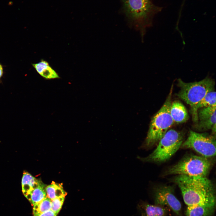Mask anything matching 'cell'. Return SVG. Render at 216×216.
<instances>
[{
  "instance_id": "obj_1",
  "label": "cell",
  "mask_w": 216,
  "mask_h": 216,
  "mask_svg": "<svg viewBox=\"0 0 216 216\" xmlns=\"http://www.w3.org/2000/svg\"><path fill=\"white\" fill-rule=\"evenodd\" d=\"M173 180L180 188L187 207L203 205L215 208V188L206 176L177 175Z\"/></svg>"
},
{
  "instance_id": "obj_2",
  "label": "cell",
  "mask_w": 216,
  "mask_h": 216,
  "mask_svg": "<svg viewBox=\"0 0 216 216\" xmlns=\"http://www.w3.org/2000/svg\"><path fill=\"white\" fill-rule=\"evenodd\" d=\"M125 14L130 26L139 31L142 37L152 24L154 15L162 8L156 6L151 0H122Z\"/></svg>"
},
{
  "instance_id": "obj_3",
  "label": "cell",
  "mask_w": 216,
  "mask_h": 216,
  "mask_svg": "<svg viewBox=\"0 0 216 216\" xmlns=\"http://www.w3.org/2000/svg\"><path fill=\"white\" fill-rule=\"evenodd\" d=\"M173 86L172 85L164 104L153 118L145 141L141 146V148L148 149L152 147L174 124L170 111Z\"/></svg>"
},
{
  "instance_id": "obj_4",
  "label": "cell",
  "mask_w": 216,
  "mask_h": 216,
  "mask_svg": "<svg viewBox=\"0 0 216 216\" xmlns=\"http://www.w3.org/2000/svg\"><path fill=\"white\" fill-rule=\"evenodd\" d=\"M184 134L174 129L168 130L159 141L156 148L146 157H138L146 162L160 163L168 160L181 147Z\"/></svg>"
},
{
  "instance_id": "obj_5",
  "label": "cell",
  "mask_w": 216,
  "mask_h": 216,
  "mask_svg": "<svg viewBox=\"0 0 216 216\" xmlns=\"http://www.w3.org/2000/svg\"><path fill=\"white\" fill-rule=\"evenodd\" d=\"M212 165L213 162L209 158L191 155L169 168L164 172V175L206 176Z\"/></svg>"
},
{
  "instance_id": "obj_6",
  "label": "cell",
  "mask_w": 216,
  "mask_h": 216,
  "mask_svg": "<svg viewBox=\"0 0 216 216\" xmlns=\"http://www.w3.org/2000/svg\"><path fill=\"white\" fill-rule=\"evenodd\" d=\"M177 82L180 90L177 95L190 106L191 112L207 93L214 90L215 84L214 80L208 77L190 82H186L178 79Z\"/></svg>"
},
{
  "instance_id": "obj_7",
  "label": "cell",
  "mask_w": 216,
  "mask_h": 216,
  "mask_svg": "<svg viewBox=\"0 0 216 216\" xmlns=\"http://www.w3.org/2000/svg\"><path fill=\"white\" fill-rule=\"evenodd\" d=\"M215 139L213 135L190 130L188 138L181 147L192 149L201 156L210 158L216 155Z\"/></svg>"
},
{
  "instance_id": "obj_8",
  "label": "cell",
  "mask_w": 216,
  "mask_h": 216,
  "mask_svg": "<svg viewBox=\"0 0 216 216\" xmlns=\"http://www.w3.org/2000/svg\"><path fill=\"white\" fill-rule=\"evenodd\" d=\"M174 192L173 188L169 186L156 188L154 191L155 204L168 207L177 215L181 216V204Z\"/></svg>"
},
{
  "instance_id": "obj_9",
  "label": "cell",
  "mask_w": 216,
  "mask_h": 216,
  "mask_svg": "<svg viewBox=\"0 0 216 216\" xmlns=\"http://www.w3.org/2000/svg\"><path fill=\"white\" fill-rule=\"evenodd\" d=\"M216 105H214L198 110L197 128L199 129H212L216 125Z\"/></svg>"
},
{
  "instance_id": "obj_10",
  "label": "cell",
  "mask_w": 216,
  "mask_h": 216,
  "mask_svg": "<svg viewBox=\"0 0 216 216\" xmlns=\"http://www.w3.org/2000/svg\"><path fill=\"white\" fill-rule=\"evenodd\" d=\"M170 111L174 122L183 123L188 119L189 116L185 107L179 101H175L171 103Z\"/></svg>"
},
{
  "instance_id": "obj_11",
  "label": "cell",
  "mask_w": 216,
  "mask_h": 216,
  "mask_svg": "<svg viewBox=\"0 0 216 216\" xmlns=\"http://www.w3.org/2000/svg\"><path fill=\"white\" fill-rule=\"evenodd\" d=\"M216 93L214 91L208 92L196 106L191 112L193 120L195 122H198L197 111L202 108L212 106L216 105Z\"/></svg>"
},
{
  "instance_id": "obj_12",
  "label": "cell",
  "mask_w": 216,
  "mask_h": 216,
  "mask_svg": "<svg viewBox=\"0 0 216 216\" xmlns=\"http://www.w3.org/2000/svg\"><path fill=\"white\" fill-rule=\"evenodd\" d=\"M32 65L38 74L46 79L59 78L57 72L46 61L41 60L38 63L32 64Z\"/></svg>"
},
{
  "instance_id": "obj_13",
  "label": "cell",
  "mask_w": 216,
  "mask_h": 216,
  "mask_svg": "<svg viewBox=\"0 0 216 216\" xmlns=\"http://www.w3.org/2000/svg\"><path fill=\"white\" fill-rule=\"evenodd\" d=\"M140 206L143 211L142 216H166L167 213L166 207L144 202H141Z\"/></svg>"
},
{
  "instance_id": "obj_14",
  "label": "cell",
  "mask_w": 216,
  "mask_h": 216,
  "mask_svg": "<svg viewBox=\"0 0 216 216\" xmlns=\"http://www.w3.org/2000/svg\"><path fill=\"white\" fill-rule=\"evenodd\" d=\"M215 208L205 206L198 205L187 207L186 216H212Z\"/></svg>"
},
{
  "instance_id": "obj_15",
  "label": "cell",
  "mask_w": 216,
  "mask_h": 216,
  "mask_svg": "<svg viewBox=\"0 0 216 216\" xmlns=\"http://www.w3.org/2000/svg\"><path fill=\"white\" fill-rule=\"evenodd\" d=\"M45 187L42 183L32 190L25 196L33 205L38 203L47 197Z\"/></svg>"
},
{
  "instance_id": "obj_16",
  "label": "cell",
  "mask_w": 216,
  "mask_h": 216,
  "mask_svg": "<svg viewBox=\"0 0 216 216\" xmlns=\"http://www.w3.org/2000/svg\"><path fill=\"white\" fill-rule=\"evenodd\" d=\"M42 183L40 181L36 179L29 173L24 172L22 180V192L25 196L34 188Z\"/></svg>"
},
{
  "instance_id": "obj_17",
  "label": "cell",
  "mask_w": 216,
  "mask_h": 216,
  "mask_svg": "<svg viewBox=\"0 0 216 216\" xmlns=\"http://www.w3.org/2000/svg\"><path fill=\"white\" fill-rule=\"evenodd\" d=\"M45 190L47 197L51 200L60 197H65L67 195V193L63 189L62 184L54 182L45 187Z\"/></svg>"
},
{
  "instance_id": "obj_18",
  "label": "cell",
  "mask_w": 216,
  "mask_h": 216,
  "mask_svg": "<svg viewBox=\"0 0 216 216\" xmlns=\"http://www.w3.org/2000/svg\"><path fill=\"white\" fill-rule=\"evenodd\" d=\"M51 200L46 197L40 202L33 205L34 216H37L51 210Z\"/></svg>"
},
{
  "instance_id": "obj_19",
  "label": "cell",
  "mask_w": 216,
  "mask_h": 216,
  "mask_svg": "<svg viewBox=\"0 0 216 216\" xmlns=\"http://www.w3.org/2000/svg\"><path fill=\"white\" fill-rule=\"evenodd\" d=\"M64 198V196H61L52 200V206L51 210L58 214L62 206Z\"/></svg>"
},
{
  "instance_id": "obj_20",
  "label": "cell",
  "mask_w": 216,
  "mask_h": 216,
  "mask_svg": "<svg viewBox=\"0 0 216 216\" xmlns=\"http://www.w3.org/2000/svg\"><path fill=\"white\" fill-rule=\"evenodd\" d=\"M57 214L52 210H50L37 216H56Z\"/></svg>"
},
{
  "instance_id": "obj_21",
  "label": "cell",
  "mask_w": 216,
  "mask_h": 216,
  "mask_svg": "<svg viewBox=\"0 0 216 216\" xmlns=\"http://www.w3.org/2000/svg\"><path fill=\"white\" fill-rule=\"evenodd\" d=\"M3 74V69L2 66L0 64V78L1 77Z\"/></svg>"
}]
</instances>
